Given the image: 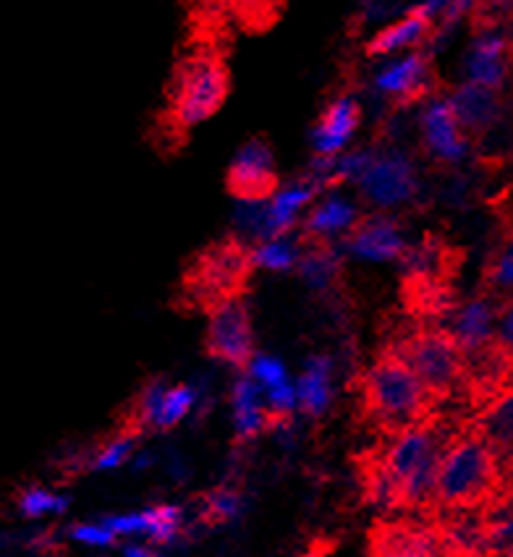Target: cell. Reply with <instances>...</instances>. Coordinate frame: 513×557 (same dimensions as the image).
Instances as JSON below:
<instances>
[{"mask_svg":"<svg viewBox=\"0 0 513 557\" xmlns=\"http://www.w3.org/2000/svg\"><path fill=\"white\" fill-rule=\"evenodd\" d=\"M395 354L412 367L430 395L451 393L466 374V356L445 330H419Z\"/></svg>","mask_w":513,"mask_h":557,"instance_id":"obj_6","label":"cell"},{"mask_svg":"<svg viewBox=\"0 0 513 557\" xmlns=\"http://www.w3.org/2000/svg\"><path fill=\"white\" fill-rule=\"evenodd\" d=\"M278 186L276 154L262 139L239 147L229 165V189L236 199H262Z\"/></svg>","mask_w":513,"mask_h":557,"instance_id":"obj_15","label":"cell"},{"mask_svg":"<svg viewBox=\"0 0 513 557\" xmlns=\"http://www.w3.org/2000/svg\"><path fill=\"white\" fill-rule=\"evenodd\" d=\"M66 497L45 487H27L19 495V510L27 518L56 516L66 510Z\"/></svg>","mask_w":513,"mask_h":557,"instance_id":"obj_32","label":"cell"},{"mask_svg":"<svg viewBox=\"0 0 513 557\" xmlns=\"http://www.w3.org/2000/svg\"><path fill=\"white\" fill-rule=\"evenodd\" d=\"M477 432L496 453L500 466H513V387L487 400L477 419Z\"/></svg>","mask_w":513,"mask_h":557,"instance_id":"obj_23","label":"cell"},{"mask_svg":"<svg viewBox=\"0 0 513 557\" xmlns=\"http://www.w3.org/2000/svg\"><path fill=\"white\" fill-rule=\"evenodd\" d=\"M298 411L307 417H322L333 404V364L325 356H312L294 382Z\"/></svg>","mask_w":513,"mask_h":557,"instance_id":"obj_25","label":"cell"},{"mask_svg":"<svg viewBox=\"0 0 513 557\" xmlns=\"http://www.w3.org/2000/svg\"><path fill=\"white\" fill-rule=\"evenodd\" d=\"M207 351L223 364L246 369L255 356V333L246 304L239 296L216 304L207 322Z\"/></svg>","mask_w":513,"mask_h":557,"instance_id":"obj_8","label":"cell"},{"mask_svg":"<svg viewBox=\"0 0 513 557\" xmlns=\"http://www.w3.org/2000/svg\"><path fill=\"white\" fill-rule=\"evenodd\" d=\"M149 513V531L147 536L152 542H171L179 536L181 523H184V513L173 505H158V508H147Z\"/></svg>","mask_w":513,"mask_h":557,"instance_id":"obj_35","label":"cell"},{"mask_svg":"<svg viewBox=\"0 0 513 557\" xmlns=\"http://www.w3.org/2000/svg\"><path fill=\"white\" fill-rule=\"evenodd\" d=\"M408 275L419 283H430L445 270V249L435 238H425L419 244H408L404 259H401Z\"/></svg>","mask_w":513,"mask_h":557,"instance_id":"obj_29","label":"cell"},{"mask_svg":"<svg viewBox=\"0 0 513 557\" xmlns=\"http://www.w3.org/2000/svg\"><path fill=\"white\" fill-rule=\"evenodd\" d=\"M244 374H249L252 380L257 382L262 391H272V387L283 385V382H289V369L278 356H270V354H255L252 356V361L246 364Z\"/></svg>","mask_w":513,"mask_h":557,"instance_id":"obj_33","label":"cell"},{"mask_svg":"<svg viewBox=\"0 0 513 557\" xmlns=\"http://www.w3.org/2000/svg\"><path fill=\"white\" fill-rule=\"evenodd\" d=\"M302 251V244L296 242L294 233H289V236H270L249 246V264L265 272H291L296 270Z\"/></svg>","mask_w":513,"mask_h":557,"instance_id":"obj_27","label":"cell"},{"mask_svg":"<svg viewBox=\"0 0 513 557\" xmlns=\"http://www.w3.org/2000/svg\"><path fill=\"white\" fill-rule=\"evenodd\" d=\"M496 343L509 359L513 361V301L498 309V325H496Z\"/></svg>","mask_w":513,"mask_h":557,"instance_id":"obj_39","label":"cell"},{"mask_svg":"<svg viewBox=\"0 0 513 557\" xmlns=\"http://www.w3.org/2000/svg\"><path fill=\"white\" fill-rule=\"evenodd\" d=\"M242 495L236 490H216L205 495L203 518L207 523H225L242 513Z\"/></svg>","mask_w":513,"mask_h":557,"instance_id":"obj_34","label":"cell"},{"mask_svg":"<svg viewBox=\"0 0 513 557\" xmlns=\"http://www.w3.org/2000/svg\"><path fill=\"white\" fill-rule=\"evenodd\" d=\"M498 309L496 301L487 296L464 301L451 312L445 333L459 343L466 359L487 351L496 346V325H498Z\"/></svg>","mask_w":513,"mask_h":557,"instance_id":"obj_18","label":"cell"},{"mask_svg":"<svg viewBox=\"0 0 513 557\" xmlns=\"http://www.w3.org/2000/svg\"><path fill=\"white\" fill-rule=\"evenodd\" d=\"M197 406V391L192 385H166V382H149L139 398L134 400L129 430H173L184 422Z\"/></svg>","mask_w":513,"mask_h":557,"instance_id":"obj_12","label":"cell"},{"mask_svg":"<svg viewBox=\"0 0 513 557\" xmlns=\"http://www.w3.org/2000/svg\"><path fill=\"white\" fill-rule=\"evenodd\" d=\"M432 527L443 557H492L485 516L479 510H445Z\"/></svg>","mask_w":513,"mask_h":557,"instance_id":"obj_20","label":"cell"},{"mask_svg":"<svg viewBox=\"0 0 513 557\" xmlns=\"http://www.w3.org/2000/svg\"><path fill=\"white\" fill-rule=\"evenodd\" d=\"M362 123V102L354 95H335L312 126V152L315 158H338L352 150V141Z\"/></svg>","mask_w":513,"mask_h":557,"instance_id":"obj_14","label":"cell"},{"mask_svg":"<svg viewBox=\"0 0 513 557\" xmlns=\"http://www.w3.org/2000/svg\"><path fill=\"white\" fill-rule=\"evenodd\" d=\"M320 189L307 176L291 178L278 184L268 197H262V220L265 238L289 236L302 228V220L309 212L312 202L320 197Z\"/></svg>","mask_w":513,"mask_h":557,"instance_id":"obj_16","label":"cell"},{"mask_svg":"<svg viewBox=\"0 0 513 557\" xmlns=\"http://www.w3.org/2000/svg\"><path fill=\"white\" fill-rule=\"evenodd\" d=\"M69 536L82 544H89V547H110V544L119 540L106 523H76V527L69 531Z\"/></svg>","mask_w":513,"mask_h":557,"instance_id":"obj_37","label":"cell"},{"mask_svg":"<svg viewBox=\"0 0 513 557\" xmlns=\"http://www.w3.org/2000/svg\"><path fill=\"white\" fill-rule=\"evenodd\" d=\"M249 268V251L242 249V246L218 249L205 259L203 268L197 272V288L203 290L210 309L220 301L231 299V296H239L236 288L244 281V272Z\"/></svg>","mask_w":513,"mask_h":557,"instance_id":"obj_21","label":"cell"},{"mask_svg":"<svg viewBox=\"0 0 513 557\" xmlns=\"http://www.w3.org/2000/svg\"><path fill=\"white\" fill-rule=\"evenodd\" d=\"M492 557H513V495H496L485 508Z\"/></svg>","mask_w":513,"mask_h":557,"instance_id":"obj_28","label":"cell"},{"mask_svg":"<svg viewBox=\"0 0 513 557\" xmlns=\"http://www.w3.org/2000/svg\"><path fill=\"white\" fill-rule=\"evenodd\" d=\"M445 443L448 440L435 426L419 422L395 432L378 456L399 484L401 510H435V482Z\"/></svg>","mask_w":513,"mask_h":557,"instance_id":"obj_2","label":"cell"},{"mask_svg":"<svg viewBox=\"0 0 513 557\" xmlns=\"http://www.w3.org/2000/svg\"><path fill=\"white\" fill-rule=\"evenodd\" d=\"M490 283L496 288H513V236L509 244L503 246V251L496 257V262L490 264Z\"/></svg>","mask_w":513,"mask_h":557,"instance_id":"obj_38","label":"cell"},{"mask_svg":"<svg viewBox=\"0 0 513 557\" xmlns=\"http://www.w3.org/2000/svg\"><path fill=\"white\" fill-rule=\"evenodd\" d=\"M500 463L477 430L448 440L435 482V510H477L496 497Z\"/></svg>","mask_w":513,"mask_h":557,"instance_id":"obj_1","label":"cell"},{"mask_svg":"<svg viewBox=\"0 0 513 557\" xmlns=\"http://www.w3.org/2000/svg\"><path fill=\"white\" fill-rule=\"evenodd\" d=\"M408 249L404 223L391 212H369L341 242V255L367 264L401 262Z\"/></svg>","mask_w":513,"mask_h":557,"instance_id":"obj_9","label":"cell"},{"mask_svg":"<svg viewBox=\"0 0 513 557\" xmlns=\"http://www.w3.org/2000/svg\"><path fill=\"white\" fill-rule=\"evenodd\" d=\"M432 35L435 27L427 18L414 14V11H404L401 16L375 29V35L367 40V55L382 61V58L412 53V50H422L425 45H430Z\"/></svg>","mask_w":513,"mask_h":557,"instance_id":"obj_22","label":"cell"},{"mask_svg":"<svg viewBox=\"0 0 513 557\" xmlns=\"http://www.w3.org/2000/svg\"><path fill=\"white\" fill-rule=\"evenodd\" d=\"M464 82L503 92L513 74V40L503 27H477L461 63Z\"/></svg>","mask_w":513,"mask_h":557,"instance_id":"obj_11","label":"cell"},{"mask_svg":"<svg viewBox=\"0 0 513 557\" xmlns=\"http://www.w3.org/2000/svg\"><path fill=\"white\" fill-rule=\"evenodd\" d=\"M432 395L395 351L382 354L362 377L367 417L391 435L425 422Z\"/></svg>","mask_w":513,"mask_h":557,"instance_id":"obj_3","label":"cell"},{"mask_svg":"<svg viewBox=\"0 0 513 557\" xmlns=\"http://www.w3.org/2000/svg\"><path fill=\"white\" fill-rule=\"evenodd\" d=\"M367 549L369 557H443L435 527L414 521L375 523Z\"/></svg>","mask_w":513,"mask_h":557,"instance_id":"obj_17","label":"cell"},{"mask_svg":"<svg viewBox=\"0 0 513 557\" xmlns=\"http://www.w3.org/2000/svg\"><path fill=\"white\" fill-rule=\"evenodd\" d=\"M298 557H328V549H325V547H322V544H320V542H317V544H315V547H312V549H307V553H302V555H298Z\"/></svg>","mask_w":513,"mask_h":557,"instance_id":"obj_41","label":"cell"},{"mask_svg":"<svg viewBox=\"0 0 513 557\" xmlns=\"http://www.w3.org/2000/svg\"><path fill=\"white\" fill-rule=\"evenodd\" d=\"M229 97V71L210 53L192 55L179 69L171 95V115L179 128L210 121Z\"/></svg>","mask_w":513,"mask_h":557,"instance_id":"obj_4","label":"cell"},{"mask_svg":"<svg viewBox=\"0 0 513 557\" xmlns=\"http://www.w3.org/2000/svg\"><path fill=\"white\" fill-rule=\"evenodd\" d=\"M231 406H233V426H236L239 440H252L259 432H265L270 422L268 406H265V393L249 374H242L233 382L231 393Z\"/></svg>","mask_w":513,"mask_h":557,"instance_id":"obj_24","label":"cell"},{"mask_svg":"<svg viewBox=\"0 0 513 557\" xmlns=\"http://www.w3.org/2000/svg\"><path fill=\"white\" fill-rule=\"evenodd\" d=\"M474 18L477 27H503L513 18V0H477Z\"/></svg>","mask_w":513,"mask_h":557,"instance_id":"obj_36","label":"cell"},{"mask_svg":"<svg viewBox=\"0 0 513 557\" xmlns=\"http://www.w3.org/2000/svg\"><path fill=\"white\" fill-rule=\"evenodd\" d=\"M296 270L312 290H328L341 275V251L328 244H312L302 251Z\"/></svg>","mask_w":513,"mask_h":557,"instance_id":"obj_26","label":"cell"},{"mask_svg":"<svg viewBox=\"0 0 513 557\" xmlns=\"http://www.w3.org/2000/svg\"><path fill=\"white\" fill-rule=\"evenodd\" d=\"M123 557H160L155 549L149 547H142V544H129L126 549H123Z\"/></svg>","mask_w":513,"mask_h":557,"instance_id":"obj_40","label":"cell"},{"mask_svg":"<svg viewBox=\"0 0 513 557\" xmlns=\"http://www.w3.org/2000/svg\"><path fill=\"white\" fill-rule=\"evenodd\" d=\"M362 487H365L367 500L380 510H401V492L399 484L393 482V476L388 474L386 466L380 463V458L365 463L362 469Z\"/></svg>","mask_w":513,"mask_h":557,"instance_id":"obj_30","label":"cell"},{"mask_svg":"<svg viewBox=\"0 0 513 557\" xmlns=\"http://www.w3.org/2000/svg\"><path fill=\"white\" fill-rule=\"evenodd\" d=\"M448 102H451L453 113H456L461 128L469 134V139L492 132L505 113L503 95L469 82H461L459 87H453L448 92Z\"/></svg>","mask_w":513,"mask_h":557,"instance_id":"obj_19","label":"cell"},{"mask_svg":"<svg viewBox=\"0 0 513 557\" xmlns=\"http://www.w3.org/2000/svg\"><path fill=\"white\" fill-rule=\"evenodd\" d=\"M362 205L372 212H391L395 215L404 207L417 202L422 191V178L417 163L401 147H382L372 150L365 176L354 186Z\"/></svg>","mask_w":513,"mask_h":557,"instance_id":"obj_5","label":"cell"},{"mask_svg":"<svg viewBox=\"0 0 513 557\" xmlns=\"http://www.w3.org/2000/svg\"><path fill=\"white\" fill-rule=\"evenodd\" d=\"M372 92L395 106L422 102L432 89V66L427 50H412V53L382 58L369 79Z\"/></svg>","mask_w":513,"mask_h":557,"instance_id":"obj_10","label":"cell"},{"mask_svg":"<svg viewBox=\"0 0 513 557\" xmlns=\"http://www.w3.org/2000/svg\"><path fill=\"white\" fill-rule=\"evenodd\" d=\"M136 437H139V432L134 430H121L119 435H113L110 440H106V443L100 445L93 453V469L95 471H110V469H119V466H123L132 458L134 453V445H136Z\"/></svg>","mask_w":513,"mask_h":557,"instance_id":"obj_31","label":"cell"},{"mask_svg":"<svg viewBox=\"0 0 513 557\" xmlns=\"http://www.w3.org/2000/svg\"><path fill=\"white\" fill-rule=\"evenodd\" d=\"M362 218H365V212H362L359 199L343 186H333L312 202L309 212L302 220V231L312 244L335 246L356 228Z\"/></svg>","mask_w":513,"mask_h":557,"instance_id":"obj_13","label":"cell"},{"mask_svg":"<svg viewBox=\"0 0 513 557\" xmlns=\"http://www.w3.org/2000/svg\"><path fill=\"white\" fill-rule=\"evenodd\" d=\"M417 128L425 154L438 165H461L469 158L472 139L461 128V123L453 113L448 95H427L419 102Z\"/></svg>","mask_w":513,"mask_h":557,"instance_id":"obj_7","label":"cell"}]
</instances>
